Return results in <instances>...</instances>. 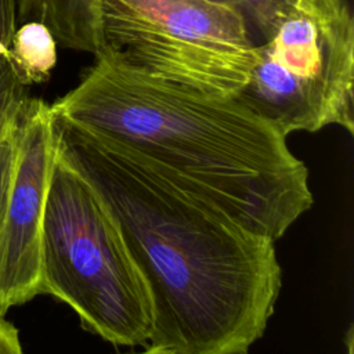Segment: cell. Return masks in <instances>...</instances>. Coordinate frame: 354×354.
Wrapping results in <instances>:
<instances>
[{"mask_svg":"<svg viewBox=\"0 0 354 354\" xmlns=\"http://www.w3.org/2000/svg\"><path fill=\"white\" fill-rule=\"evenodd\" d=\"M17 18L44 24L65 48L94 55L104 47L101 0H17Z\"/></svg>","mask_w":354,"mask_h":354,"instance_id":"cell-7","label":"cell"},{"mask_svg":"<svg viewBox=\"0 0 354 354\" xmlns=\"http://www.w3.org/2000/svg\"><path fill=\"white\" fill-rule=\"evenodd\" d=\"M0 354H22L18 330L0 315Z\"/></svg>","mask_w":354,"mask_h":354,"instance_id":"cell-13","label":"cell"},{"mask_svg":"<svg viewBox=\"0 0 354 354\" xmlns=\"http://www.w3.org/2000/svg\"><path fill=\"white\" fill-rule=\"evenodd\" d=\"M236 6L246 17L250 28H254L260 35L275 18L293 0H218Z\"/></svg>","mask_w":354,"mask_h":354,"instance_id":"cell-10","label":"cell"},{"mask_svg":"<svg viewBox=\"0 0 354 354\" xmlns=\"http://www.w3.org/2000/svg\"><path fill=\"white\" fill-rule=\"evenodd\" d=\"M101 33L124 64L218 97H238L256 58L246 17L218 0H101Z\"/></svg>","mask_w":354,"mask_h":354,"instance_id":"cell-5","label":"cell"},{"mask_svg":"<svg viewBox=\"0 0 354 354\" xmlns=\"http://www.w3.org/2000/svg\"><path fill=\"white\" fill-rule=\"evenodd\" d=\"M50 109L54 119L274 242L313 205L308 170L272 124L235 98L166 82L106 47Z\"/></svg>","mask_w":354,"mask_h":354,"instance_id":"cell-2","label":"cell"},{"mask_svg":"<svg viewBox=\"0 0 354 354\" xmlns=\"http://www.w3.org/2000/svg\"><path fill=\"white\" fill-rule=\"evenodd\" d=\"M29 93L15 76L8 58H0V141L12 134L29 101Z\"/></svg>","mask_w":354,"mask_h":354,"instance_id":"cell-9","label":"cell"},{"mask_svg":"<svg viewBox=\"0 0 354 354\" xmlns=\"http://www.w3.org/2000/svg\"><path fill=\"white\" fill-rule=\"evenodd\" d=\"M249 82L235 100L288 137L336 124L354 133V19L296 0L261 32Z\"/></svg>","mask_w":354,"mask_h":354,"instance_id":"cell-4","label":"cell"},{"mask_svg":"<svg viewBox=\"0 0 354 354\" xmlns=\"http://www.w3.org/2000/svg\"><path fill=\"white\" fill-rule=\"evenodd\" d=\"M130 354H184L183 351L174 348V347H169V346H160V344H152L151 347H148L145 351L141 353H130Z\"/></svg>","mask_w":354,"mask_h":354,"instance_id":"cell-15","label":"cell"},{"mask_svg":"<svg viewBox=\"0 0 354 354\" xmlns=\"http://www.w3.org/2000/svg\"><path fill=\"white\" fill-rule=\"evenodd\" d=\"M301 8H314L322 12H336L347 6L346 0H296Z\"/></svg>","mask_w":354,"mask_h":354,"instance_id":"cell-14","label":"cell"},{"mask_svg":"<svg viewBox=\"0 0 354 354\" xmlns=\"http://www.w3.org/2000/svg\"><path fill=\"white\" fill-rule=\"evenodd\" d=\"M17 144L0 228V315L40 295L43 216L55 162L50 104L29 98L17 127Z\"/></svg>","mask_w":354,"mask_h":354,"instance_id":"cell-6","label":"cell"},{"mask_svg":"<svg viewBox=\"0 0 354 354\" xmlns=\"http://www.w3.org/2000/svg\"><path fill=\"white\" fill-rule=\"evenodd\" d=\"M346 347H347V354H354V329L353 326L348 329L346 335Z\"/></svg>","mask_w":354,"mask_h":354,"instance_id":"cell-16","label":"cell"},{"mask_svg":"<svg viewBox=\"0 0 354 354\" xmlns=\"http://www.w3.org/2000/svg\"><path fill=\"white\" fill-rule=\"evenodd\" d=\"M40 293L71 306L82 326L106 342L137 346L151 339L149 293L115 221L57 156L43 216Z\"/></svg>","mask_w":354,"mask_h":354,"instance_id":"cell-3","label":"cell"},{"mask_svg":"<svg viewBox=\"0 0 354 354\" xmlns=\"http://www.w3.org/2000/svg\"><path fill=\"white\" fill-rule=\"evenodd\" d=\"M18 127V126H17ZM17 129L7 138L0 141V228L3 224L17 162Z\"/></svg>","mask_w":354,"mask_h":354,"instance_id":"cell-11","label":"cell"},{"mask_svg":"<svg viewBox=\"0 0 354 354\" xmlns=\"http://www.w3.org/2000/svg\"><path fill=\"white\" fill-rule=\"evenodd\" d=\"M55 156L115 221L152 304V344L248 354L281 290L274 241L53 118Z\"/></svg>","mask_w":354,"mask_h":354,"instance_id":"cell-1","label":"cell"},{"mask_svg":"<svg viewBox=\"0 0 354 354\" xmlns=\"http://www.w3.org/2000/svg\"><path fill=\"white\" fill-rule=\"evenodd\" d=\"M17 28V0H0V58L10 59V46Z\"/></svg>","mask_w":354,"mask_h":354,"instance_id":"cell-12","label":"cell"},{"mask_svg":"<svg viewBox=\"0 0 354 354\" xmlns=\"http://www.w3.org/2000/svg\"><path fill=\"white\" fill-rule=\"evenodd\" d=\"M10 64L24 86L48 80L57 64V41L41 22L19 24L10 46Z\"/></svg>","mask_w":354,"mask_h":354,"instance_id":"cell-8","label":"cell"}]
</instances>
